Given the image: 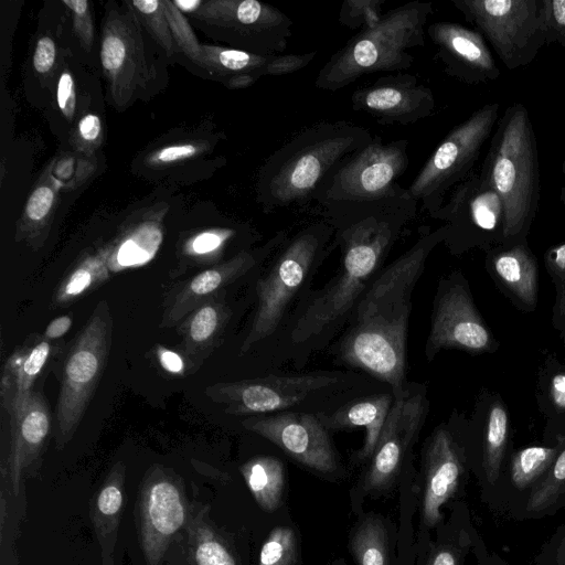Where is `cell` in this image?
I'll use <instances>...</instances> for the list:
<instances>
[{"mask_svg": "<svg viewBox=\"0 0 565 565\" xmlns=\"http://www.w3.org/2000/svg\"><path fill=\"white\" fill-rule=\"evenodd\" d=\"M383 391L392 388L356 371L278 370L250 379L217 382L206 386L204 394L223 413L244 419L281 412H333L356 397Z\"/></svg>", "mask_w": 565, "mask_h": 565, "instance_id": "cell-4", "label": "cell"}, {"mask_svg": "<svg viewBox=\"0 0 565 565\" xmlns=\"http://www.w3.org/2000/svg\"><path fill=\"white\" fill-rule=\"evenodd\" d=\"M431 217L446 223L444 243L452 252L490 236L504 241L502 200L476 170L449 192Z\"/></svg>", "mask_w": 565, "mask_h": 565, "instance_id": "cell-14", "label": "cell"}, {"mask_svg": "<svg viewBox=\"0 0 565 565\" xmlns=\"http://www.w3.org/2000/svg\"><path fill=\"white\" fill-rule=\"evenodd\" d=\"M73 324L71 315H63L50 321L46 326L43 337L46 340L53 341L61 339L65 335Z\"/></svg>", "mask_w": 565, "mask_h": 565, "instance_id": "cell-53", "label": "cell"}, {"mask_svg": "<svg viewBox=\"0 0 565 565\" xmlns=\"http://www.w3.org/2000/svg\"><path fill=\"white\" fill-rule=\"evenodd\" d=\"M124 4L132 12L145 32L168 56L179 52L173 41L161 0L125 1Z\"/></svg>", "mask_w": 565, "mask_h": 565, "instance_id": "cell-37", "label": "cell"}, {"mask_svg": "<svg viewBox=\"0 0 565 565\" xmlns=\"http://www.w3.org/2000/svg\"><path fill=\"white\" fill-rule=\"evenodd\" d=\"M499 109L498 103L486 104L452 128L407 188L430 216L441 207L449 192L475 171L499 120Z\"/></svg>", "mask_w": 565, "mask_h": 565, "instance_id": "cell-9", "label": "cell"}, {"mask_svg": "<svg viewBox=\"0 0 565 565\" xmlns=\"http://www.w3.org/2000/svg\"><path fill=\"white\" fill-rule=\"evenodd\" d=\"M239 470L258 505L268 512L278 509L286 486L282 461L275 456H257L243 463Z\"/></svg>", "mask_w": 565, "mask_h": 565, "instance_id": "cell-31", "label": "cell"}, {"mask_svg": "<svg viewBox=\"0 0 565 565\" xmlns=\"http://www.w3.org/2000/svg\"><path fill=\"white\" fill-rule=\"evenodd\" d=\"M541 6L545 44L565 47V0H542Z\"/></svg>", "mask_w": 565, "mask_h": 565, "instance_id": "cell-46", "label": "cell"}, {"mask_svg": "<svg viewBox=\"0 0 565 565\" xmlns=\"http://www.w3.org/2000/svg\"><path fill=\"white\" fill-rule=\"evenodd\" d=\"M52 341L42 338L18 348L7 360L1 377V406L9 418L19 417L33 392V386L52 355Z\"/></svg>", "mask_w": 565, "mask_h": 565, "instance_id": "cell-26", "label": "cell"}, {"mask_svg": "<svg viewBox=\"0 0 565 565\" xmlns=\"http://www.w3.org/2000/svg\"><path fill=\"white\" fill-rule=\"evenodd\" d=\"M490 345V334L466 287L454 278L439 282L425 343V356L431 361L447 349L482 351Z\"/></svg>", "mask_w": 565, "mask_h": 565, "instance_id": "cell-18", "label": "cell"}, {"mask_svg": "<svg viewBox=\"0 0 565 565\" xmlns=\"http://www.w3.org/2000/svg\"><path fill=\"white\" fill-rule=\"evenodd\" d=\"M56 57L55 41L49 35L40 36L35 43L32 56L34 71L41 76L50 75L55 68Z\"/></svg>", "mask_w": 565, "mask_h": 565, "instance_id": "cell-49", "label": "cell"}, {"mask_svg": "<svg viewBox=\"0 0 565 565\" xmlns=\"http://www.w3.org/2000/svg\"><path fill=\"white\" fill-rule=\"evenodd\" d=\"M140 518V541L147 565H160L168 545L186 519L184 498L161 468L153 470L143 486Z\"/></svg>", "mask_w": 565, "mask_h": 565, "instance_id": "cell-20", "label": "cell"}, {"mask_svg": "<svg viewBox=\"0 0 565 565\" xmlns=\"http://www.w3.org/2000/svg\"><path fill=\"white\" fill-rule=\"evenodd\" d=\"M169 22L170 31L179 52H182L193 64L206 71L203 46L198 41L185 15L170 0H161Z\"/></svg>", "mask_w": 565, "mask_h": 565, "instance_id": "cell-40", "label": "cell"}, {"mask_svg": "<svg viewBox=\"0 0 565 565\" xmlns=\"http://www.w3.org/2000/svg\"><path fill=\"white\" fill-rule=\"evenodd\" d=\"M158 361L160 365L172 374H182L185 370V364L181 355L166 348H158Z\"/></svg>", "mask_w": 565, "mask_h": 565, "instance_id": "cell-52", "label": "cell"}, {"mask_svg": "<svg viewBox=\"0 0 565 565\" xmlns=\"http://www.w3.org/2000/svg\"><path fill=\"white\" fill-rule=\"evenodd\" d=\"M111 243L85 254L65 275L54 294L55 306L68 303L86 296L110 277Z\"/></svg>", "mask_w": 565, "mask_h": 565, "instance_id": "cell-29", "label": "cell"}, {"mask_svg": "<svg viewBox=\"0 0 565 565\" xmlns=\"http://www.w3.org/2000/svg\"><path fill=\"white\" fill-rule=\"evenodd\" d=\"M202 151V143L191 141L171 143L152 152L148 158V162L152 167L162 168L191 159Z\"/></svg>", "mask_w": 565, "mask_h": 565, "instance_id": "cell-48", "label": "cell"}, {"mask_svg": "<svg viewBox=\"0 0 565 565\" xmlns=\"http://www.w3.org/2000/svg\"><path fill=\"white\" fill-rule=\"evenodd\" d=\"M334 231L322 218L301 227L271 255L253 282L254 311L237 350L238 356L263 353L267 372L295 315L312 290L319 267L335 247Z\"/></svg>", "mask_w": 565, "mask_h": 565, "instance_id": "cell-3", "label": "cell"}, {"mask_svg": "<svg viewBox=\"0 0 565 565\" xmlns=\"http://www.w3.org/2000/svg\"><path fill=\"white\" fill-rule=\"evenodd\" d=\"M124 482L125 465L118 461L109 471L92 507L90 516L104 558L110 557L116 543L124 502Z\"/></svg>", "mask_w": 565, "mask_h": 565, "instance_id": "cell-28", "label": "cell"}, {"mask_svg": "<svg viewBox=\"0 0 565 565\" xmlns=\"http://www.w3.org/2000/svg\"><path fill=\"white\" fill-rule=\"evenodd\" d=\"M492 134L479 173L502 200L504 241L519 243L534 220L541 190L537 143L524 105H510Z\"/></svg>", "mask_w": 565, "mask_h": 565, "instance_id": "cell-6", "label": "cell"}, {"mask_svg": "<svg viewBox=\"0 0 565 565\" xmlns=\"http://www.w3.org/2000/svg\"><path fill=\"white\" fill-rule=\"evenodd\" d=\"M236 235L237 231L232 227L206 230L192 236L183 250L191 258L218 257Z\"/></svg>", "mask_w": 565, "mask_h": 565, "instance_id": "cell-42", "label": "cell"}, {"mask_svg": "<svg viewBox=\"0 0 565 565\" xmlns=\"http://www.w3.org/2000/svg\"><path fill=\"white\" fill-rule=\"evenodd\" d=\"M350 547L358 565H390L388 534L377 516H366L359 523Z\"/></svg>", "mask_w": 565, "mask_h": 565, "instance_id": "cell-34", "label": "cell"}, {"mask_svg": "<svg viewBox=\"0 0 565 565\" xmlns=\"http://www.w3.org/2000/svg\"><path fill=\"white\" fill-rule=\"evenodd\" d=\"M51 427L47 402L41 392L33 391L23 413L10 418L8 477L14 494L19 493L23 471L39 458Z\"/></svg>", "mask_w": 565, "mask_h": 565, "instance_id": "cell-24", "label": "cell"}, {"mask_svg": "<svg viewBox=\"0 0 565 565\" xmlns=\"http://www.w3.org/2000/svg\"><path fill=\"white\" fill-rule=\"evenodd\" d=\"M241 425L313 471L331 475L340 469L331 433L317 414L281 412L250 416L242 419Z\"/></svg>", "mask_w": 565, "mask_h": 565, "instance_id": "cell-17", "label": "cell"}, {"mask_svg": "<svg viewBox=\"0 0 565 565\" xmlns=\"http://www.w3.org/2000/svg\"><path fill=\"white\" fill-rule=\"evenodd\" d=\"M372 135L350 121H322L309 126L275 150L262 166L257 200L264 211L315 201L329 178Z\"/></svg>", "mask_w": 565, "mask_h": 565, "instance_id": "cell-5", "label": "cell"}, {"mask_svg": "<svg viewBox=\"0 0 565 565\" xmlns=\"http://www.w3.org/2000/svg\"><path fill=\"white\" fill-rule=\"evenodd\" d=\"M427 33L448 75L467 84L499 78L501 72L478 31L459 23L439 21L429 24Z\"/></svg>", "mask_w": 565, "mask_h": 565, "instance_id": "cell-22", "label": "cell"}, {"mask_svg": "<svg viewBox=\"0 0 565 565\" xmlns=\"http://www.w3.org/2000/svg\"><path fill=\"white\" fill-rule=\"evenodd\" d=\"M385 0H347L339 12V22L349 29L360 31L373 28L382 19Z\"/></svg>", "mask_w": 565, "mask_h": 565, "instance_id": "cell-43", "label": "cell"}, {"mask_svg": "<svg viewBox=\"0 0 565 565\" xmlns=\"http://www.w3.org/2000/svg\"><path fill=\"white\" fill-rule=\"evenodd\" d=\"M62 2L71 13L73 31L82 47L89 52L94 44V24L89 3L86 0H63Z\"/></svg>", "mask_w": 565, "mask_h": 565, "instance_id": "cell-47", "label": "cell"}, {"mask_svg": "<svg viewBox=\"0 0 565 565\" xmlns=\"http://www.w3.org/2000/svg\"><path fill=\"white\" fill-rule=\"evenodd\" d=\"M461 550L455 544H440L433 550L426 565H461Z\"/></svg>", "mask_w": 565, "mask_h": 565, "instance_id": "cell-51", "label": "cell"}, {"mask_svg": "<svg viewBox=\"0 0 565 565\" xmlns=\"http://www.w3.org/2000/svg\"><path fill=\"white\" fill-rule=\"evenodd\" d=\"M298 556L297 537L291 527H275L260 552L258 565H295Z\"/></svg>", "mask_w": 565, "mask_h": 565, "instance_id": "cell-41", "label": "cell"}, {"mask_svg": "<svg viewBox=\"0 0 565 565\" xmlns=\"http://www.w3.org/2000/svg\"><path fill=\"white\" fill-rule=\"evenodd\" d=\"M508 415L505 409L495 404L488 416L483 441V469L489 483L499 477L508 439Z\"/></svg>", "mask_w": 565, "mask_h": 565, "instance_id": "cell-35", "label": "cell"}, {"mask_svg": "<svg viewBox=\"0 0 565 565\" xmlns=\"http://www.w3.org/2000/svg\"><path fill=\"white\" fill-rule=\"evenodd\" d=\"M161 239L158 222L146 221L129 227L111 243L110 273L146 264L157 253Z\"/></svg>", "mask_w": 565, "mask_h": 565, "instance_id": "cell-32", "label": "cell"}, {"mask_svg": "<svg viewBox=\"0 0 565 565\" xmlns=\"http://www.w3.org/2000/svg\"><path fill=\"white\" fill-rule=\"evenodd\" d=\"M446 237V227L420 228L404 254L385 266L358 300L340 335L328 348L335 363L405 393L406 341L412 295L431 250Z\"/></svg>", "mask_w": 565, "mask_h": 565, "instance_id": "cell-2", "label": "cell"}, {"mask_svg": "<svg viewBox=\"0 0 565 565\" xmlns=\"http://www.w3.org/2000/svg\"><path fill=\"white\" fill-rule=\"evenodd\" d=\"M394 403L392 391L356 397L333 412L317 414L331 431L363 428L364 443L356 454L359 461L370 460Z\"/></svg>", "mask_w": 565, "mask_h": 565, "instance_id": "cell-27", "label": "cell"}, {"mask_svg": "<svg viewBox=\"0 0 565 565\" xmlns=\"http://www.w3.org/2000/svg\"><path fill=\"white\" fill-rule=\"evenodd\" d=\"M431 2L411 1L382 15L373 28L359 31L320 68L315 86L335 92L364 75L408 70L409 50L423 46Z\"/></svg>", "mask_w": 565, "mask_h": 565, "instance_id": "cell-7", "label": "cell"}, {"mask_svg": "<svg viewBox=\"0 0 565 565\" xmlns=\"http://www.w3.org/2000/svg\"><path fill=\"white\" fill-rule=\"evenodd\" d=\"M56 203V190L45 177L29 195L23 213L17 226L15 241H25L38 249L49 232Z\"/></svg>", "mask_w": 565, "mask_h": 565, "instance_id": "cell-33", "label": "cell"}, {"mask_svg": "<svg viewBox=\"0 0 565 565\" xmlns=\"http://www.w3.org/2000/svg\"><path fill=\"white\" fill-rule=\"evenodd\" d=\"M417 204L403 188L379 200L318 205V213L334 231L333 242L341 250L340 266L300 306L274 371L287 362L301 371L312 355L328 349L340 335L361 295L385 267L390 252L415 217Z\"/></svg>", "mask_w": 565, "mask_h": 565, "instance_id": "cell-1", "label": "cell"}, {"mask_svg": "<svg viewBox=\"0 0 565 565\" xmlns=\"http://www.w3.org/2000/svg\"><path fill=\"white\" fill-rule=\"evenodd\" d=\"M332 565H345L343 561H337Z\"/></svg>", "mask_w": 565, "mask_h": 565, "instance_id": "cell-58", "label": "cell"}, {"mask_svg": "<svg viewBox=\"0 0 565 565\" xmlns=\"http://www.w3.org/2000/svg\"><path fill=\"white\" fill-rule=\"evenodd\" d=\"M113 341V318L106 300L96 305L71 347L62 371L56 406L57 448L76 433L105 370Z\"/></svg>", "mask_w": 565, "mask_h": 565, "instance_id": "cell-8", "label": "cell"}, {"mask_svg": "<svg viewBox=\"0 0 565 565\" xmlns=\"http://www.w3.org/2000/svg\"><path fill=\"white\" fill-rule=\"evenodd\" d=\"M201 28L231 47L260 55L282 54L292 34V20L258 0H207L191 14Z\"/></svg>", "mask_w": 565, "mask_h": 565, "instance_id": "cell-12", "label": "cell"}, {"mask_svg": "<svg viewBox=\"0 0 565 565\" xmlns=\"http://www.w3.org/2000/svg\"><path fill=\"white\" fill-rule=\"evenodd\" d=\"M172 2L183 14L189 13L190 15L194 13L202 3L201 0H175Z\"/></svg>", "mask_w": 565, "mask_h": 565, "instance_id": "cell-56", "label": "cell"}, {"mask_svg": "<svg viewBox=\"0 0 565 565\" xmlns=\"http://www.w3.org/2000/svg\"><path fill=\"white\" fill-rule=\"evenodd\" d=\"M542 0H452L505 67L514 71L530 64L545 44Z\"/></svg>", "mask_w": 565, "mask_h": 565, "instance_id": "cell-11", "label": "cell"}, {"mask_svg": "<svg viewBox=\"0 0 565 565\" xmlns=\"http://www.w3.org/2000/svg\"><path fill=\"white\" fill-rule=\"evenodd\" d=\"M551 392L554 403L565 408V375H556L553 379Z\"/></svg>", "mask_w": 565, "mask_h": 565, "instance_id": "cell-54", "label": "cell"}, {"mask_svg": "<svg viewBox=\"0 0 565 565\" xmlns=\"http://www.w3.org/2000/svg\"><path fill=\"white\" fill-rule=\"evenodd\" d=\"M56 100L62 115L72 121L76 111V86L72 73L63 71L58 75Z\"/></svg>", "mask_w": 565, "mask_h": 565, "instance_id": "cell-50", "label": "cell"}, {"mask_svg": "<svg viewBox=\"0 0 565 565\" xmlns=\"http://www.w3.org/2000/svg\"><path fill=\"white\" fill-rule=\"evenodd\" d=\"M562 173H563L564 182H563V185L561 189L559 198H561V202L563 203V205H565V159L562 162Z\"/></svg>", "mask_w": 565, "mask_h": 565, "instance_id": "cell-57", "label": "cell"}, {"mask_svg": "<svg viewBox=\"0 0 565 565\" xmlns=\"http://www.w3.org/2000/svg\"><path fill=\"white\" fill-rule=\"evenodd\" d=\"M145 30L126 7L116 4L105 14L100 64L114 107L126 109L149 95L158 83V71L143 39Z\"/></svg>", "mask_w": 565, "mask_h": 565, "instance_id": "cell-10", "label": "cell"}, {"mask_svg": "<svg viewBox=\"0 0 565 565\" xmlns=\"http://www.w3.org/2000/svg\"><path fill=\"white\" fill-rule=\"evenodd\" d=\"M103 135L100 117L94 113H87L77 121L71 137V145L77 153L90 158L102 145Z\"/></svg>", "mask_w": 565, "mask_h": 565, "instance_id": "cell-45", "label": "cell"}, {"mask_svg": "<svg viewBox=\"0 0 565 565\" xmlns=\"http://www.w3.org/2000/svg\"><path fill=\"white\" fill-rule=\"evenodd\" d=\"M288 236L287 231H278L265 244L233 255L181 284L164 305L161 326H177L199 306L226 295L228 287L256 277Z\"/></svg>", "mask_w": 565, "mask_h": 565, "instance_id": "cell-16", "label": "cell"}, {"mask_svg": "<svg viewBox=\"0 0 565 565\" xmlns=\"http://www.w3.org/2000/svg\"><path fill=\"white\" fill-rule=\"evenodd\" d=\"M424 495L422 520L433 527L441 520L440 508L458 490L463 473V450L449 426H437L423 448Z\"/></svg>", "mask_w": 565, "mask_h": 565, "instance_id": "cell-21", "label": "cell"}, {"mask_svg": "<svg viewBox=\"0 0 565 565\" xmlns=\"http://www.w3.org/2000/svg\"><path fill=\"white\" fill-rule=\"evenodd\" d=\"M233 315V308L223 295L199 306L179 323L181 350L190 373L198 371L221 344Z\"/></svg>", "mask_w": 565, "mask_h": 565, "instance_id": "cell-25", "label": "cell"}, {"mask_svg": "<svg viewBox=\"0 0 565 565\" xmlns=\"http://www.w3.org/2000/svg\"><path fill=\"white\" fill-rule=\"evenodd\" d=\"M558 540L553 545L552 550V565H565V531L562 530L558 534Z\"/></svg>", "mask_w": 565, "mask_h": 565, "instance_id": "cell-55", "label": "cell"}, {"mask_svg": "<svg viewBox=\"0 0 565 565\" xmlns=\"http://www.w3.org/2000/svg\"><path fill=\"white\" fill-rule=\"evenodd\" d=\"M206 71L228 88H245L263 76H280L306 67L317 55L316 51L260 55L212 44H202Z\"/></svg>", "mask_w": 565, "mask_h": 565, "instance_id": "cell-23", "label": "cell"}, {"mask_svg": "<svg viewBox=\"0 0 565 565\" xmlns=\"http://www.w3.org/2000/svg\"><path fill=\"white\" fill-rule=\"evenodd\" d=\"M565 498V448L558 451L546 473L532 487L526 504L530 513H540Z\"/></svg>", "mask_w": 565, "mask_h": 565, "instance_id": "cell-38", "label": "cell"}, {"mask_svg": "<svg viewBox=\"0 0 565 565\" xmlns=\"http://www.w3.org/2000/svg\"><path fill=\"white\" fill-rule=\"evenodd\" d=\"M353 110L366 113L382 125H412L429 117L436 106L431 89L412 74L377 78L355 89Z\"/></svg>", "mask_w": 565, "mask_h": 565, "instance_id": "cell-19", "label": "cell"}, {"mask_svg": "<svg viewBox=\"0 0 565 565\" xmlns=\"http://www.w3.org/2000/svg\"><path fill=\"white\" fill-rule=\"evenodd\" d=\"M428 409L427 386L424 383L411 382L405 393L394 396L363 478V490H383L393 482L422 431Z\"/></svg>", "mask_w": 565, "mask_h": 565, "instance_id": "cell-15", "label": "cell"}, {"mask_svg": "<svg viewBox=\"0 0 565 565\" xmlns=\"http://www.w3.org/2000/svg\"><path fill=\"white\" fill-rule=\"evenodd\" d=\"M90 158L81 156L63 157L56 160L50 169L47 178L54 185L72 189L85 181L92 172Z\"/></svg>", "mask_w": 565, "mask_h": 565, "instance_id": "cell-44", "label": "cell"}, {"mask_svg": "<svg viewBox=\"0 0 565 565\" xmlns=\"http://www.w3.org/2000/svg\"><path fill=\"white\" fill-rule=\"evenodd\" d=\"M493 267L505 286L525 305L536 301V263L529 248L519 243L497 252L492 258Z\"/></svg>", "mask_w": 565, "mask_h": 565, "instance_id": "cell-30", "label": "cell"}, {"mask_svg": "<svg viewBox=\"0 0 565 565\" xmlns=\"http://www.w3.org/2000/svg\"><path fill=\"white\" fill-rule=\"evenodd\" d=\"M557 448L532 446L516 452L511 461L510 475L513 484L524 490L533 487L553 465Z\"/></svg>", "mask_w": 565, "mask_h": 565, "instance_id": "cell-36", "label": "cell"}, {"mask_svg": "<svg viewBox=\"0 0 565 565\" xmlns=\"http://www.w3.org/2000/svg\"><path fill=\"white\" fill-rule=\"evenodd\" d=\"M408 140L383 141L375 136L349 156L329 178L315 200L326 203H351L390 196L403 186L397 180L408 166Z\"/></svg>", "mask_w": 565, "mask_h": 565, "instance_id": "cell-13", "label": "cell"}, {"mask_svg": "<svg viewBox=\"0 0 565 565\" xmlns=\"http://www.w3.org/2000/svg\"><path fill=\"white\" fill-rule=\"evenodd\" d=\"M190 530L195 565H237L225 543L207 524L200 522Z\"/></svg>", "mask_w": 565, "mask_h": 565, "instance_id": "cell-39", "label": "cell"}]
</instances>
